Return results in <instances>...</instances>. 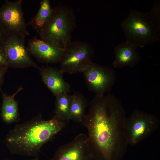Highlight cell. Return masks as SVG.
<instances>
[{"mask_svg":"<svg viewBox=\"0 0 160 160\" xmlns=\"http://www.w3.org/2000/svg\"><path fill=\"white\" fill-rule=\"evenodd\" d=\"M22 0L5 1L0 8V23L9 33L25 38L30 35L22 7Z\"/></svg>","mask_w":160,"mask_h":160,"instance_id":"9","label":"cell"},{"mask_svg":"<svg viewBox=\"0 0 160 160\" xmlns=\"http://www.w3.org/2000/svg\"><path fill=\"white\" fill-rule=\"evenodd\" d=\"M66 121L53 117L43 120L39 114L16 125L7 135V146L13 154L37 158L43 144L52 139L66 125Z\"/></svg>","mask_w":160,"mask_h":160,"instance_id":"2","label":"cell"},{"mask_svg":"<svg viewBox=\"0 0 160 160\" xmlns=\"http://www.w3.org/2000/svg\"><path fill=\"white\" fill-rule=\"evenodd\" d=\"M0 65H5L7 66L5 52L1 45H0Z\"/></svg>","mask_w":160,"mask_h":160,"instance_id":"21","label":"cell"},{"mask_svg":"<svg viewBox=\"0 0 160 160\" xmlns=\"http://www.w3.org/2000/svg\"><path fill=\"white\" fill-rule=\"evenodd\" d=\"M55 118L63 121L69 120L71 95L67 93H62L55 96Z\"/></svg>","mask_w":160,"mask_h":160,"instance_id":"17","label":"cell"},{"mask_svg":"<svg viewBox=\"0 0 160 160\" xmlns=\"http://www.w3.org/2000/svg\"><path fill=\"white\" fill-rule=\"evenodd\" d=\"M27 48L39 61L46 63H59L64 50V48L36 37L29 41Z\"/></svg>","mask_w":160,"mask_h":160,"instance_id":"11","label":"cell"},{"mask_svg":"<svg viewBox=\"0 0 160 160\" xmlns=\"http://www.w3.org/2000/svg\"><path fill=\"white\" fill-rule=\"evenodd\" d=\"M9 68L5 65H0V90L2 85L4 77Z\"/></svg>","mask_w":160,"mask_h":160,"instance_id":"19","label":"cell"},{"mask_svg":"<svg viewBox=\"0 0 160 160\" xmlns=\"http://www.w3.org/2000/svg\"><path fill=\"white\" fill-rule=\"evenodd\" d=\"M76 26L73 9L60 6L53 8L51 18L39 33L41 39L65 48L71 41L72 33Z\"/></svg>","mask_w":160,"mask_h":160,"instance_id":"3","label":"cell"},{"mask_svg":"<svg viewBox=\"0 0 160 160\" xmlns=\"http://www.w3.org/2000/svg\"><path fill=\"white\" fill-rule=\"evenodd\" d=\"M39 70L43 82L55 96L69 92L71 86L64 80L63 73L60 69L47 67L40 68Z\"/></svg>","mask_w":160,"mask_h":160,"instance_id":"13","label":"cell"},{"mask_svg":"<svg viewBox=\"0 0 160 160\" xmlns=\"http://www.w3.org/2000/svg\"><path fill=\"white\" fill-rule=\"evenodd\" d=\"M137 48L126 40L115 46L113 50L115 58L112 63L113 67L120 68L125 66L135 67L141 59Z\"/></svg>","mask_w":160,"mask_h":160,"instance_id":"12","label":"cell"},{"mask_svg":"<svg viewBox=\"0 0 160 160\" xmlns=\"http://www.w3.org/2000/svg\"><path fill=\"white\" fill-rule=\"evenodd\" d=\"M29 160H40L38 158H35Z\"/></svg>","mask_w":160,"mask_h":160,"instance_id":"22","label":"cell"},{"mask_svg":"<svg viewBox=\"0 0 160 160\" xmlns=\"http://www.w3.org/2000/svg\"><path fill=\"white\" fill-rule=\"evenodd\" d=\"M94 51L85 42L71 41L65 48L60 61V70L70 74L83 72L92 63Z\"/></svg>","mask_w":160,"mask_h":160,"instance_id":"5","label":"cell"},{"mask_svg":"<svg viewBox=\"0 0 160 160\" xmlns=\"http://www.w3.org/2000/svg\"><path fill=\"white\" fill-rule=\"evenodd\" d=\"M23 89L20 87L11 95L2 92V103L1 108V116L3 121L7 124L18 122L19 120L18 104L15 99V95Z\"/></svg>","mask_w":160,"mask_h":160,"instance_id":"14","label":"cell"},{"mask_svg":"<svg viewBox=\"0 0 160 160\" xmlns=\"http://www.w3.org/2000/svg\"><path fill=\"white\" fill-rule=\"evenodd\" d=\"M121 26L126 40L137 47L153 44L160 39V28L151 20L148 12L131 8Z\"/></svg>","mask_w":160,"mask_h":160,"instance_id":"4","label":"cell"},{"mask_svg":"<svg viewBox=\"0 0 160 160\" xmlns=\"http://www.w3.org/2000/svg\"><path fill=\"white\" fill-rule=\"evenodd\" d=\"M51 160H93L88 136L81 133L59 147Z\"/></svg>","mask_w":160,"mask_h":160,"instance_id":"10","label":"cell"},{"mask_svg":"<svg viewBox=\"0 0 160 160\" xmlns=\"http://www.w3.org/2000/svg\"><path fill=\"white\" fill-rule=\"evenodd\" d=\"M82 73L87 87L96 96L109 93L116 80L113 69L93 62Z\"/></svg>","mask_w":160,"mask_h":160,"instance_id":"7","label":"cell"},{"mask_svg":"<svg viewBox=\"0 0 160 160\" xmlns=\"http://www.w3.org/2000/svg\"><path fill=\"white\" fill-rule=\"evenodd\" d=\"M156 116L136 109L125 121V131L128 145L135 146L150 136L158 128Z\"/></svg>","mask_w":160,"mask_h":160,"instance_id":"6","label":"cell"},{"mask_svg":"<svg viewBox=\"0 0 160 160\" xmlns=\"http://www.w3.org/2000/svg\"><path fill=\"white\" fill-rule=\"evenodd\" d=\"M8 34L9 33L0 23V45H2Z\"/></svg>","mask_w":160,"mask_h":160,"instance_id":"20","label":"cell"},{"mask_svg":"<svg viewBox=\"0 0 160 160\" xmlns=\"http://www.w3.org/2000/svg\"><path fill=\"white\" fill-rule=\"evenodd\" d=\"M81 122L87 128L93 160H123L128 145L126 112L120 101L109 92L95 96Z\"/></svg>","mask_w":160,"mask_h":160,"instance_id":"1","label":"cell"},{"mask_svg":"<svg viewBox=\"0 0 160 160\" xmlns=\"http://www.w3.org/2000/svg\"><path fill=\"white\" fill-rule=\"evenodd\" d=\"M53 11L50 1L43 0L40 2L38 12L28 23L39 33L50 20Z\"/></svg>","mask_w":160,"mask_h":160,"instance_id":"16","label":"cell"},{"mask_svg":"<svg viewBox=\"0 0 160 160\" xmlns=\"http://www.w3.org/2000/svg\"><path fill=\"white\" fill-rule=\"evenodd\" d=\"M25 38L10 33L2 45L4 49L8 68L34 67L39 69L32 59L25 44Z\"/></svg>","mask_w":160,"mask_h":160,"instance_id":"8","label":"cell"},{"mask_svg":"<svg viewBox=\"0 0 160 160\" xmlns=\"http://www.w3.org/2000/svg\"><path fill=\"white\" fill-rule=\"evenodd\" d=\"M159 1L155 3L149 12H148L151 20L160 28L159 4Z\"/></svg>","mask_w":160,"mask_h":160,"instance_id":"18","label":"cell"},{"mask_svg":"<svg viewBox=\"0 0 160 160\" xmlns=\"http://www.w3.org/2000/svg\"><path fill=\"white\" fill-rule=\"evenodd\" d=\"M71 97L69 120L81 123L86 114V109L89 103L86 97L79 92H75Z\"/></svg>","mask_w":160,"mask_h":160,"instance_id":"15","label":"cell"}]
</instances>
